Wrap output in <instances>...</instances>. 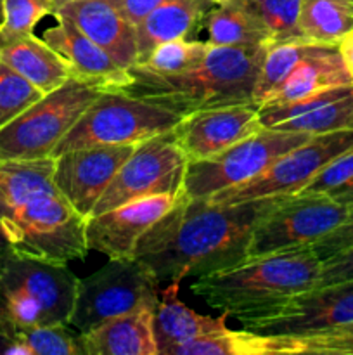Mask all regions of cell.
<instances>
[{
    "label": "cell",
    "mask_w": 353,
    "mask_h": 355,
    "mask_svg": "<svg viewBox=\"0 0 353 355\" xmlns=\"http://www.w3.org/2000/svg\"><path fill=\"white\" fill-rule=\"evenodd\" d=\"M280 196L246 203H213L208 198H179L138 239L137 259L156 279L179 281L221 270L248 257L256 222Z\"/></svg>",
    "instance_id": "obj_1"
},
{
    "label": "cell",
    "mask_w": 353,
    "mask_h": 355,
    "mask_svg": "<svg viewBox=\"0 0 353 355\" xmlns=\"http://www.w3.org/2000/svg\"><path fill=\"white\" fill-rule=\"evenodd\" d=\"M266 49L210 45L199 64L180 73H158L134 64L128 68L130 83L120 90L182 116L204 107L255 104L253 92Z\"/></svg>",
    "instance_id": "obj_2"
},
{
    "label": "cell",
    "mask_w": 353,
    "mask_h": 355,
    "mask_svg": "<svg viewBox=\"0 0 353 355\" xmlns=\"http://www.w3.org/2000/svg\"><path fill=\"white\" fill-rule=\"evenodd\" d=\"M322 260L311 246L246 257L221 270L196 277L190 291L235 319L258 315L317 283Z\"/></svg>",
    "instance_id": "obj_3"
},
{
    "label": "cell",
    "mask_w": 353,
    "mask_h": 355,
    "mask_svg": "<svg viewBox=\"0 0 353 355\" xmlns=\"http://www.w3.org/2000/svg\"><path fill=\"white\" fill-rule=\"evenodd\" d=\"M78 279L68 266L10 257L0 269V333L69 324Z\"/></svg>",
    "instance_id": "obj_4"
},
{
    "label": "cell",
    "mask_w": 353,
    "mask_h": 355,
    "mask_svg": "<svg viewBox=\"0 0 353 355\" xmlns=\"http://www.w3.org/2000/svg\"><path fill=\"white\" fill-rule=\"evenodd\" d=\"M14 255L68 266L89 253L87 218L57 189L33 198L0 218Z\"/></svg>",
    "instance_id": "obj_5"
},
{
    "label": "cell",
    "mask_w": 353,
    "mask_h": 355,
    "mask_svg": "<svg viewBox=\"0 0 353 355\" xmlns=\"http://www.w3.org/2000/svg\"><path fill=\"white\" fill-rule=\"evenodd\" d=\"M104 89L92 80L71 76L59 89L45 94L0 128V163L54 156L59 142Z\"/></svg>",
    "instance_id": "obj_6"
},
{
    "label": "cell",
    "mask_w": 353,
    "mask_h": 355,
    "mask_svg": "<svg viewBox=\"0 0 353 355\" xmlns=\"http://www.w3.org/2000/svg\"><path fill=\"white\" fill-rule=\"evenodd\" d=\"M182 114L120 89H104L55 148L54 156L69 149L97 146H137L173 130Z\"/></svg>",
    "instance_id": "obj_7"
},
{
    "label": "cell",
    "mask_w": 353,
    "mask_h": 355,
    "mask_svg": "<svg viewBox=\"0 0 353 355\" xmlns=\"http://www.w3.org/2000/svg\"><path fill=\"white\" fill-rule=\"evenodd\" d=\"M159 281L137 259H111L78 279L69 326L87 333L96 326L147 305H158Z\"/></svg>",
    "instance_id": "obj_8"
},
{
    "label": "cell",
    "mask_w": 353,
    "mask_h": 355,
    "mask_svg": "<svg viewBox=\"0 0 353 355\" xmlns=\"http://www.w3.org/2000/svg\"><path fill=\"white\" fill-rule=\"evenodd\" d=\"M301 132L260 128L213 158L189 162L182 193L187 198H210L265 172L277 158L308 141Z\"/></svg>",
    "instance_id": "obj_9"
},
{
    "label": "cell",
    "mask_w": 353,
    "mask_h": 355,
    "mask_svg": "<svg viewBox=\"0 0 353 355\" xmlns=\"http://www.w3.org/2000/svg\"><path fill=\"white\" fill-rule=\"evenodd\" d=\"M353 148V130H338L311 135L298 148L284 153L265 172L235 187L215 193L208 200L213 203H246L263 198L296 194L315 179L325 165Z\"/></svg>",
    "instance_id": "obj_10"
},
{
    "label": "cell",
    "mask_w": 353,
    "mask_h": 355,
    "mask_svg": "<svg viewBox=\"0 0 353 355\" xmlns=\"http://www.w3.org/2000/svg\"><path fill=\"white\" fill-rule=\"evenodd\" d=\"M350 208L329 194H287L253 229L248 257L311 246L338 227Z\"/></svg>",
    "instance_id": "obj_11"
},
{
    "label": "cell",
    "mask_w": 353,
    "mask_h": 355,
    "mask_svg": "<svg viewBox=\"0 0 353 355\" xmlns=\"http://www.w3.org/2000/svg\"><path fill=\"white\" fill-rule=\"evenodd\" d=\"M187 163L173 130L141 142L107 184L92 215L151 194L180 193Z\"/></svg>",
    "instance_id": "obj_12"
},
{
    "label": "cell",
    "mask_w": 353,
    "mask_h": 355,
    "mask_svg": "<svg viewBox=\"0 0 353 355\" xmlns=\"http://www.w3.org/2000/svg\"><path fill=\"white\" fill-rule=\"evenodd\" d=\"M353 322V281L315 286L253 318L241 319L244 329L260 335H308Z\"/></svg>",
    "instance_id": "obj_13"
},
{
    "label": "cell",
    "mask_w": 353,
    "mask_h": 355,
    "mask_svg": "<svg viewBox=\"0 0 353 355\" xmlns=\"http://www.w3.org/2000/svg\"><path fill=\"white\" fill-rule=\"evenodd\" d=\"M137 146H97L69 149L54 156V184L73 208L89 218L128 156Z\"/></svg>",
    "instance_id": "obj_14"
},
{
    "label": "cell",
    "mask_w": 353,
    "mask_h": 355,
    "mask_svg": "<svg viewBox=\"0 0 353 355\" xmlns=\"http://www.w3.org/2000/svg\"><path fill=\"white\" fill-rule=\"evenodd\" d=\"M260 128L263 125L255 104H230L183 114L173 134L187 162H201L220 155Z\"/></svg>",
    "instance_id": "obj_15"
},
{
    "label": "cell",
    "mask_w": 353,
    "mask_h": 355,
    "mask_svg": "<svg viewBox=\"0 0 353 355\" xmlns=\"http://www.w3.org/2000/svg\"><path fill=\"white\" fill-rule=\"evenodd\" d=\"M180 193H161L128 201L87 218L89 250L109 259H134L138 239L179 201Z\"/></svg>",
    "instance_id": "obj_16"
},
{
    "label": "cell",
    "mask_w": 353,
    "mask_h": 355,
    "mask_svg": "<svg viewBox=\"0 0 353 355\" xmlns=\"http://www.w3.org/2000/svg\"><path fill=\"white\" fill-rule=\"evenodd\" d=\"M266 128L308 135L353 130V87L341 85L282 106L258 107Z\"/></svg>",
    "instance_id": "obj_17"
},
{
    "label": "cell",
    "mask_w": 353,
    "mask_h": 355,
    "mask_svg": "<svg viewBox=\"0 0 353 355\" xmlns=\"http://www.w3.org/2000/svg\"><path fill=\"white\" fill-rule=\"evenodd\" d=\"M55 12L69 17L121 68L128 69L137 62L135 24L127 17L120 0H73Z\"/></svg>",
    "instance_id": "obj_18"
},
{
    "label": "cell",
    "mask_w": 353,
    "mask_h": 355,
    "mask_svg": "<svg viewBox=\"0 0 353 355\" xmlns=\"http://www.w3.org/2000/svg\"><path fill=\"white\" fill-rule=\"evenodd\" d=\"M54 19V26L45 30L42 38L66 59L73 76L92 80L106 89H123L130 83L128 69L121 68L69 17L55 12Z\"/></svg>",
    "instance_id": "obj_19"
},
{
    "label": "cell",
    "mask_w": 353,
    "mask_h": 355,
    "mask_svg": "<svg viewBox=\"0 0 353 355\" xmlns=\"http://www.w3.org/2000/svg\"><path fill=\"white\" fill-rule=\"evenodd\" d=\"M154 311L156 305H147L80 333L83 355H159Z\"/></svg>",
    "instance_id": "obj_20"
},
{
    "label": "cell",
    "mask_w": 353,
    "mask_h": 355,
    "mask_svg": "<svg viewBox=\"0 0 353 355\" xmlns=\"http://www.w3.org/2000/svg\"><path fill=\"white\" fill-rule=\"evenodd\" d=\"M341 85L352 83L338 45H315L262 106H282Z\"/></svg>",
    "instance_id": "obj_21"
},
{
    "label": "cell",
    "mask_w": 353,
    "mask_h": 355,
    "mask_svg": "<svg viewBox=\"0 0 353 355\" xmlns=\"http://www.w3.org/2000/svg\"><path fill=\"white\" fill-rule=\"evenodd\" d=\"M215 0H170L145 16L135 26L137 62L149 58L159 44L176 38H187L199 31V24Z\"/></svg>",
    "instance_id": "obj_22"
},
{
    "label": "cell",
    "mask_w": 353,
    "mask_h": 355,
    "mask_svg": "<svg viewBox=\"0 0 353 355\" xmlns=\"http://www.w3.org/2000/svg\"><path fill=\"white\" fill-rule=\"evenodd\" d=\"M0 59L33 83L44 96L59 89L73 76L66 59L44 38L35 35L0 44Z\"/></svg>",
    "instance_id": "obj_23"
},
{
    "label": "cell",
    "mask_w": 353,
    "mask_h": 355,
    "mask_svg": "<svg viewBox=\"0 0 353 355\" xmlns=\"http://www.w3.org/2000/svg\"><path fill=\"white\" fill-rule=\"evenodd\" d=\"M180 283L173 281L159 295L154 311V336L158 343V352L163 355L170 347L179 345L187 340L208 335V333L227 329L228 314L224 312L220 318L197 314L196 311L183 305L179 298Z\"/></svg>",
    "instance_id": "obj_24"
},
{
    "label": "cell",
    "mask_w": 353,
    "mask_h": 355,
    "mask_svg": "<svg viewBox=\"0 0 353 355\" xmlns=\"http://www.w3.org/2000/svg\"><path fill=\"white\" fill-rule=\"evenodd\" d=\"M210 45L258 47L273 44L269 28L241 0H215L199 24Z\"/></svg>",
    "instance_id": "obj_25"
},
{
    "label": "cell",
    "mask_w": 353,
    "mask_h": 355,
    "mask_svg": "<svg viewBox=\"0 0 353 355\" xmlns=\"http://www.w3.org/2000/svg\"><path fill=\"white\" fill-rule=\"evenodd\" d=\"M294 355L293 336L287 335H260V333L241 329V331L208 333L197 338L187 340L179 345L170 347L163 355Z\"/></svg>",
    "instance_id": "obj_26"
},
{
    "label": "cell",
    "mask_w": 353,
    "mask_h": 355,
    "mask_svg": "<svg viewBox=\"0 0 353 355\" xmlns=\"http://www.w3.org/2000/svg\"><path fill=\"white\" fill-rule=\"evenodd\" d=\"M54 156L0 163V218L9 217L33 198L57 189Z\"/></svg>",
    "instance_id": "obj_27"
},
{
    "label": "cell",
    "mask_w": 353,
    "mask_h": 355,
    "mask_svg": "<svg viewBox=\"0 0 353 355\" xmlns=\"http://www.w3.org/2000/svg\"><path fill=\"white\" fill-rule=\"evenodd\" d=\"M298 28L307 44L338 45L353 30V0H301Z\"/></svg>",
    "instance_id": "obj_28"
},
{
    "label": "cell",
    "mask_w": 353,
    "mask_h": 355,
    "mask_svg": "<svg viewBox=\"0 0 353 355\" xmlns=\"http://www.w3.org/2000/svg\"><path fill=\"white\" fill-rule=\"evenodd\" d=\"M315 49L314 44L307 42H279L272 44L266 49V54L263 58L262 68H260L258 78L255 83V92H253V103L256 107L262 106L270 94L287 78L294 66L307 58Z\"/></svg>",
    "instance_id": "obj_29"
},
{
    "label": "cell",
    "mask_w": 353,
    "mask_h": 355,
    "mask_svg": "<svg viewBox=\"0 0 353 355\" xmlns=\"http://www.w3.org/2000/svg\"><path fill=\"white\" fill-rule=\"evenodd\" d=\"M269 28L273 44L303 42L298 28L301 0H241Z\"/></svg>",
    "instance_id": "obj_30"
},
{
    "label": "cell",
    "mask_w": 353,
    "mask_h": 355,
    "mask_svg": "<svg viewBox=\"0 0 353 355\" xmlns=\"http://www.w3.org/2000/svg\"><path fill=\"white\" fill-rule=\"evenodd\" d=\"M54 0H3V19L0 23V44L33 35L35 26L45 16L54 17Z\"/></svg>",
    "instance_id": "obj_31"
},
{
    "label": "cell",
    "mask_w": 353,
    "mask_h": 355,
    "mask_svg": "<svg viewBox=\"0 0 353 355\" xmlns=\"http://www.w3.org/2000/svg\"><path fill=\"white\" fill-rule=\"evenodd\" d=\"M208 51V42L176 38L159 44L141 64L158 73H180L199 64Z\"/></svg>",
    "instance_id": "obj_32"
},
{
    "label": "cell",
    "mask_w": 353,
    "mask_h": 355,
    "mask_svg": "<svg viewBox=\"0 0 353 355\" xmlns=\"http://www.w3.org/2000/svg\"><path fill=\"white\" fill-rule=\"evenodd\" d=\"M44 94L0 59V128L42 99Z\"/></svg>",
    "instance_id": "obj_33"
},
{
    "label": "cell",
    "mask_w": 353,
    "mask_h": 355,
    "mask_svg": "<svg viewBox=\"0 0 353 355\" xmlns=\"http://www.w3.org/2000/svg\"><path fill=\"white\" fill-rule=\"evenodd\" d=\"M66 326H37L17 331L14 338L26 345L31 355H83L80 335H73Z\"/></svg>",
    "instance_id": "obj_34"
},
{
    "label": "cell",
    "mask_w": 353,
    "mask_h": 355,
    "mask_svg": "<svg viewBox=\"0 0 353 355\" xmlns=\"http://www.w3.org/2000/svg\"><path fill=\"white\" fill-rule=\"evenodd\" d=\"M296 354L353 355V322L325 331L293 336Z\"/></svg>",
    "instance_id": "obj_35"
},
{
    "label": "cell",
    "mask_w": 353,
    "mask_h": 355,
    "mask_svg": "<svg viewBox=\"0 0 353 355\" xmlns=\"http://www.w3.org/2000/svg\"><path fill=\"white\" fill-rule=\"evenodd\" d=\"M350 182H353V148L332 159L329 165H325L315 175V179H311L300 193L329 194V196H332L339 189L348 186Z\"/></svg>",
    "instance_id": "obj_36"
},
{
    "label": "cell",
    "mask_w": 353,
    "mask_h": 355,
    "mask_svg": "<svg viewBox=\"0 0 353 355\" xmlns=\"http://www.w3.org/2000/svg\"><path fill=\"white\" fill-rule=\"evenodd\" d=\"M345 281H353V246H348L329 259L322 260L315 286H327V284L345 283Z\"/></svg>",
    "instance_id": "obj_37"
},
{
    "label": "cell",
    "mask_w": 353,
    "mask_h": 355,
    "mask_svg": "<svg viewBox=\"0 0 353 355\" xmlns=\"http://www.w3.org/2000/svg\"><path fill=\"white\" fill-rule=\"evenodd\" d=\"M348 208L350 210L345 220L338 227L332 229L329 234L322 236L318 241L311 245V248L315 250V253H317L320 260L329 259L334 253L341 252V250L348 248V246H353V205Z\"/></svg>",
    "instance_id": "obj_38"
},
{
    "label": "cell",
    "mask_w": 353,
    "mask_h": 355,
    "mask_svg": "<svg viewBox=\"0 0 353 355\" xmlns=\"http://www.w3.org/2000/svg\"><path fill=\"white\" fill-rule=\"evenodd\" d=\"M120 2L128 19L137 26L145 16H149L152 10L158 9L163 3L170 2V0H120Z\"/></svg>",
    "instance_id": "obj_39"
},
{
    "label": "cell",
    "mask_w": 353,
    "mask_h": 355,
    "mask_svg": "<svg viewBox=\"0 0 353 355\" xmlns=\"http://www.w3.org/2000/svg\"><path fill=\"white\" fill-rule=\"evenodd\" d=\"M338 51L339 54H341L343 62H345V68L346 71H348L350 83H352L353 87V30L343 37V40L338 44Z\"/></svg>",
    "instance_id": "obj_40"
},
{
    "label": "cell",
    "mask_w": 353,
    "mask_h": 355,
    "mask_svg": "<svg viewBox=\"0 0 353 355\" xmlns=\"http://www.w3.org/2000/svg\"><path fill=\"white\" fill-rule=\"evenodd\" d=\"M12 255L14 253H12V250H10L9 239H7L6 231H3V225H2V222H0V269L6 266L7 260H9Z\"/></svg>",
    "instance_id": "obj_41"
},
{
    "label": "cell",
    "mask_w": 353,
    "mask_h": 355,
    "mask_svg": "<svg viewBox=\"0 0 353 355\" xmlns=\"http://www.w3.org/2000/svg\"><path fill=\"white\" fill-rule=\"evenodd\" d=\"M331 198H334L339 203L346 205V207H352L353 205V182H350L348 186H345L343 189H339L338 193L332 194Z\"/></svg>",
    "instance_id": "obj_42"
},
{
    "label": "cell",
    "mask_w": 353,
    "mask_h": 355,
    "mask_svg": "<svg viewBox=\"0 0 353 355\" xmlns=\"http://www.w3.org/2000/svg\"><path fill=\"white\" fill-rule=\"evenodd\" d=\"M68 2H73V0H54V3H55V6H57V9L61 6H64V3H68Z\"/></svg>",
    "instance_id": "obj_43"
},
{
    "label": "cell",
    "mask_w": 353,
    "mask_h": 355,
    "mask_svg": "<svg viewBox=\"0 0 353 355\" xmlns=\"http://www.w3.org/2000/svg\"><path fill=\"white\" fill-rule=\"evenodd\" d=\"M3 19V0H0V23Z\"/></svg>",
    "instance_id": "obj_44"
}]
</instances>
